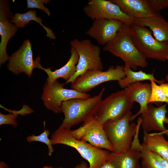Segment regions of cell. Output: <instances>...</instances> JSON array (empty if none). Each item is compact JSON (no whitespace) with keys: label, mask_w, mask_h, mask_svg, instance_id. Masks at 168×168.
I'll use <instances>...</instances> for the list:
<instances>
[{"label":"cell","mask_w":168,"mask_h":168,"mask_svg":"<svg viewBox=\"0 0 168 168\" xmlns=\"http://www.w3.org/2000/svg\"><path fill=\"white\" fill-rule=\"evenodd\" d=\"M165 95L168 98V83H162L159 85Z\"/></svg>","instance_id":"4dcf8cb0"},{"label":"cell","mask_w":168,"mask_h":168,"mask_svg":"<svg viewBox=\"0 0 168 168\" xmlns=\"http://www.w3.org/2000/svg\"><path fill=\"white\" fill-rule=\"evenodd\" d=\"M49 131L48 129L44 128V132L38 136H35L33 134L29 136L27 138L28 142H30L33 141H38L44 143L47 145L48 148V155L51 156L54 152V149L52 146V143L51 139L48 138L49 134Z\"/></svg>","instance_id":"484cf974"},{"label":"cell","mask_w":168,"mask_h":168,"mask_svg":"<svg viewBox=\"0 0 168 168\" xmlns=\"http://www.w3.org/2000/svg\"><path fill=\"white\" fill-rule=\"evenodd\" d=\"M11 19H10L11 22L13 23L17 28H23L29 24L30 21H34L39 23L44 28L47 33L46 36L50 39H56L52 30L43 24L42 19L37 16L36 12L34 9H31L24 13H16L13 15Z\"/></svg>","instance_id":"7402d4cb"},{"label":"cell","mask_w":168,"mask_h":168,"mask_svg":"<svg viewBox=\"0 0 168 168\" xmlns=\"http://www.w3.org/2000/svg\"><path fill=\"white\" fill-rule=\"evenodd\" d=\"M124 89L131 101L137 102L140 105L139 111L136 114L131 116L130 121L132 122L138 115L147 109L148 102L151 93V85L148 83L137 82L129 85Z\"/></svg>","instance_id":"d6986e66"},{"label":"cell","mask_w":168,"mask_h":168,"mask_svg":"<svg viewBox=\"0 0 168 168\" xmlns=\"http://www.w3.org/2000/svg\"><path fill=\"white\" fill-rule=\"evenodd\" d=\"M138 130L128 149L117 152H110L108 159L114 168H141L139 160L141 154L139 149Z\"/></svg>","instance_id":"9a60e30c"},{"label":"cell","mask_w":168,"mask_h":168,"mask_svg":"<svg viewBox=\"0 0 168 168\" xmlns=\"http://www.w3.org/2000/svg\"></svg>","instance_id":"f35d334b"},{"label":"cell","mask_w":168,"mask_h":168,"mask_svg":"<svg viewBox=\"0 0 168 168\" xmlns=\"http://www.w3.org/2000/svg\"><path fill=\"white\" fill-rule=\"evenodd\" d=\"M128 16L135 19L147 18L155 12L149 5L147 0H110Z\"/></svg>","instance_id":"e0dca14e"},{"label":"cell","mask_w":168,"mask_h":168,"mask_svg":"<svg viewBox=\"0 0 168 168\" xmlns=\"http://www.w3.org/2000/svg\"><path fill=\"white\" fill-rule=\"evenodd\" d=\"M18 117L16 113L5 114L0 113V125L8 124L16 127L17 124L16 119Z\"/></svg>","instance_id":"83f0119b"},{"label":"cell","mask_w":168,"mask_h":168,"mask_svg":"<svg viewBox=\"0 0 168 168\" xmlns=\"http://www.w3.org/2000/svg\"><path fill=\"white\" fill-rule=\"evenodd\" d=\"M50 139L52 145L62 144L75 148L88 162V168H99L108 159L111 152L77 139L70 129L58 128L53 134Z\"/></svg>","instance_id":"3957f363"},{"label":"cell","mask_w":168,"mask_h":168,"mask_svg":"<svg viewBox=\"0 0 168 168\" xmlns=\"http://www.w3.org/2000/svg\"><path fill=\"white\" fill-rule=\"evenodd\" d=\"M62 168L60 167V168Z\"/></svg>","instance_id":"74e56055"},{"label":"cell","mask_w":168,"mask_h":168,"mask_svg":"<svg viewBox=\"0 0 168 168\" xmlns=\"http://www.w3.org/2000/svg\"><path fill=\"white\" fill-rule=\"evenodd\" d=\"M7 66L9 71L16 75L24 73L29 77L34 69L40 64L39 56L35 60L33 59L31 44L28 39L24 41L19 49L9 56Z\"/></svg>","instance_id":"7c38bea8"},{"label":"cell","mask_w":168,"mask_h":168,"mask_svg":"<svg viewBox=\"0 0 168 168\" xmlns=\"http://www.w3.org/2000/svg\"><path fill=\"white\" fill-rule=\"evenodd\" d=\"M124 70L125 77L118 81L119 86L123 88H125L133 83L145 80L153 81L160 84L165 82L164 79H156L154 76V71L152 74L147 73L142 70L135 72L128 65L125 64L124 66Z\"/></svg>","instance_id":"603a6c76"},{"label":"cell","mask_w":168,"mask_h":168,"mask_svg":"<svg viewBox=\"0 0 168 168\" xmlns=\"http://www.w3.org/2000/svg\"><path fill=\"white\" fill-rule=\"evenodd\" d=\"M71 56L66 63L61 68L51 70L50 68H45L40 64L38 68L44 70L47 74L48 77L46 82L49 84L53 83L58 78H63L66 82H68L74 75L77 71L76 64L79 60V54L76 49L71 46L70 50Z\"/></svg>","instance_id":"ac0fdd59"},{"label":"cell","mask_w":168,"mask_h":168,"mask_svg":"<svg viewBox=\"0 0 168 168\" xmlns=\"http://www.w3.org/2000/svg\"><path fill=\"white\" fill-rule=\"evenodd\" d=\"M152 153L153 156L158 161L163 168H168V160L163 158L156 153Z\"/></svg>","instance_id":"f546056e"},{"label":"cell","mask_w":168,"mask_h":168,"mask_svg":"<svg viewBox=\"0 0 168 168\" xmlns=\"http://www.w3.org/2000/svg\"><path fill=\"white\" fill-rule=\"evenodd\" d=\"M133 41L146 58L164 62L168 56V41L160 42L152 31L145 27L133 24L130 26Z\"/></svg>","instance_id":"5b68a950"},{"label":"cell","mask_w":168,"mask_h":168,"mask_svg":"<svg viewBox=\"0 0 168 168\" xmlns=\"http://www.w3.org/2000/svg\"><path fill=\"white\" fill-rule=\"evenodd\" d=\"M124 23L115 20H95L85 34L95 40L99 44L105 45L114 37Z\"/></svg>","instance_id":"5bb4252c"},{"label":"cell","mask_w":168,"mask_h":168,"mask_svg":"<svg viewBox=\"0 0 168 168\" xmlns=\"http://www.w3.org/2000/svg\"><path fill=\"white\" fill-rule=\"evenodd\" d=\"M133 105L124 89L102 100L94 117L103 124L109 120L123 117L131 111Z\"/></svg>","instance_id":"52a82bcc"},{"label":"cell","mask_w":168,"mask_h":168,"mask_svg":"<svg viewBox=\"0 0 168 168\" xmlns=\"http://www.w3.org/2000/svg\"><path fill=\"white\" fill-rule=\"evenodd\" d=\"M132 115L130 111L120 118L109 120L103 124L104 130L113 149L112 152L125 151L131 147L132 139L141 123L140 117L137 124L135 122L130 123Z\"/></svg>","instance_id":"277c9868"},{"label":"cell","mask_w":168,"mask_h":168,"mask_svg":"<svg viewBox=\"0 0 168 168\" xmlns=\"http://www.w3.org/2000/svg\"><path fill=\"white\" fill-rule=\"evenodd\" d=\"M103 88L97 95L87 98H75L63 102L61 106L64 118L60 128L70 129L94 116L105 91Z\"/></svg>","instance_id":"7a4b0ae2"},{"label":"cell","mask_w":168,"mask_h":168,"mask_svg":"<svg viewBox=\"0 0 168 168\" xmlns=\"http://www.w3.org/2000/svg\"><path fill=\"white\" fill-rule=\"evenodd\" d=\"M71 46L74 48L79 54L77 65V71L74 75L65 83H71L78 77L88 70L96 69L102 70L103 65L100 54V48L93 44L88 39L79 40L75 39L71 41Z\"/></svg>","instance_id":"8992f818"},{"label":"cell","mask_w":168,"mask_h":168,"mask_svg":"<svg viewBox=\"0 0 168 168\" xmlns=\"http://www.w3.org/2000/svg\"><path fill=\"white\" fill-rule=\"evenodd\" d=\"M134 24L148 27L153 36L157 41H168V22L159 12H155L152 16L147 18L135 19Z\"/></svg>","instance_id":"ffe728a7"},{"label":"cell","mask_w":168,"mask_h":168,"mask_svg":"<svg viewBox=\"0 0 168 168\" xmlns=\"http://www.w3.org/2000/svg\"><path fill=\"white\" fill-rule=\"evenodd\" d=\"M13 15L11 12L8 0L0 1V64L8 60L9 56L7 52V47L10 39L16 34L18 28L10 21Z\"/></svg>","instance_id":"4fadbf2b"},{"label":"cell","mask_w":168,"mask_h":168,"mask_svg":"<svg viewBox=\"0 0 168 168\" xmlns=\"http://www.w3.org/2000/svg\"><path fill=\"white\" fill-rule=\"evenodd\" d=\"M75 168H88V167L86 163L83 161L80 164L77 165Z\"/></svg>","instance_id":"d6a6232c"},{"label":"cell","mask_w":168,"mask_h":168,"mask_svg":"<svg viewBox=\"0 0 168 168\" xmlns=\"http://www.w3.org/2000/svg\"><path fill=\"white\" fill-rule=\"evenodd\" d=\"M51 2L50 0H27L26 9L37 8L43 11L46 14L50 16V12L48 8L44 5V3H48Z\"/></svg>","instance_id":"4316f807"},{"label":"cell","mask_w":168,"mask_h":168,"mask_svg":"<svg viewBox=\"0 0 168 168\" xmlns=\"http://www.w3.org/2000/svg\"><path fill=\"white\" fill-rule=\"evenodd\" d=\"M64 83L57 80L51 84L46 82L44 84L41 98L44 104L49 110L55 113L62 112L61 106L63 102L75 98H87L91 95L80 92L73 89L64 87Z\"/></svg>","instance_id":"9c48e42d"},{"label":"cell","mask_w":168,"mask_h":168,"mask_svg":"<svg viewBox=\"0 0 168 168\" xmlns=\"http://www.w3.org/2000/svg\"><path fill=\"white\" fill-rule=\"evenodd\" d=\"M84 13L93 20L105 19L117 20L131 26L135 19L124 13L116 4L110 0H91L83 8Z\"/></svg>","instance_id":"30bf717a"},{"label":"cell","mask_w":168,"mask_h":168,"mask_svg":"<svg viewBox=\"0 0 168 168\" xmlns=\"http://www.w3.org/2000/svg\"><path fill=\"white\" fill-rule=\"evenodd\" d=\"M167 60H168V56L167 58ZM166 81L167 82L168 81V73L166 75Z\"/></svg>","instance_id":"d590c367"},{"label":"cell","mask_w":168,"mask_h":168,"mask_svg":"<svg viewBox=\"0 0 168 168\" xmlns=\"http://www.w3.org/2000/svg\"><path fill=\"white\" fill-rule=\"evenodd\" d=\"M42 168H53L52 167L50 166H44Z\"/></svg>","instance_id":"8d00e7d4"},{"label":"cell","mask_w":168,"mask_h":168,"mask_svg":"<svg viewBox=\"0 0 168 168\" xmlns=\"http://www.w3.org/2000/svg\"><path fill=\"white\" fill-rule=\"evenodd\" d=\"M151 85V93L148 104L152 103L165 102L168 104V99L166 97L159 85L153 81H150Z\"/></svg>","instance_id":"d4e9b609"},{"label":"cell","mask_w":168,"mask_h":168,"mask_svg":"<svg viewBox=\"0 0 168 168\" xmlns=\"http://www.w3.org/2000/svg\"><path fill=\"white\" fill-rule=\"evenodd\" d=\"M148 2L153 10L155 12L168 7V0H147Z\"/></svg>","instance_id":"f1b7e54d"},{"label":"cell","mask_w":168,"mask_h":168,"mask_svg":"<svg viewBox=\"0 0 168 168\" xmlns=\"http://www.w3.org/2000/svg\"><path fill=\"white\" fill-rule=\"evenodd\" d=\"M77 139L88 142L94 146L111 152L113 149L104 130L103 124L94 116L84 122L79 128L72 131Z\"/></svg>","instance_id":"8fae6325"},{"label":"cell","mask_w":168,"mask_h":168,"mask_svg":"<svg viewBox=\"0 0 168 168\" xmlns=\"http://www.w3.org/2000/svg\"><path fill=\"white\" fill-rule=\"evenodd\" d=\"M103 50L120 58L125 64L133 70L138 67L145 68L147 66V58L139 51L133 41L130 26L124 23L114 37L105 45Z\"/></svg>","instance_id":"6da1fadb"},{"label":"cell","mask_w":168,"mask_h":168,"mask_svg":"<svg viewBox=\"0 0 168 168\" xmlns=\"http://www.w3.org/2000/svg\"><path fill=\"white\" fill-rule=\"evenodd\" d=\"M125 75L124 67L117 65L109 67L105 71L92 69L87 71L71 83V88L80 92L86 93L103 83L111 81H118Z\"/></svg>","instance_id":"ba28073f"},{"label":"cell","mask_w":168,"mask_h":168,"mask_svg":"<svg viewBox=\"0 0 168 168\" xmlns=\"http://www.w3.org/2000/svg\"><path fill=\"white\" fill-rule=\"evenodd\" d=\"M166 104L158 107L151 103L148 105L147 109L141 114V125L144 131L149 133L152 131L162 132L166 128L164 122L167 110Z\"/></svg>","instance_id":"2e32d148"},{"label":"cell","mask_w":168,"mask_h":168,"mask_svg":"<svg viewBox=\"0 0 168 168\" xmlns=\"http://www.w3.org/2000/svg\"><path fill=\"white\" fill-rule=\"evenodd\" d=\"M139 149L141 154V168H163L151 151L141 144Z\"/></svg>","instance_id":"cb8c5ba5"},{"label":"cell","mask_w":168,"mask_h":168,"mask_svg":"<svg viewBox=\"0 0 168 168\" xmlns=\"http://www.w3.org/2000/svg\"><path fill=\"white\" fill-rule=\"evenodd\" d=\"M142 145L152 152L168 161V141L159 132L149 133L143 131Z\"/></svg>","instance_id":"44dd1931"},{"label":"cell","mask_w":168,"mask_h":168,"mask_svg":"<svg viewBox=\"0 0 168 168\" xmlns=\"http://www.w3.org/2000/svg\"><path fill=\"white\" fill-rule=\"evenodd\" d=\"M0 168H9V167L4 161H1L0 162Z\"/></svg>","instance_id":"e575fe53"},{"label":"cell","mask_w":168,"mask_h":168,"mask_svg":"<svg viewBox=\"0 0 168 168\" xmlns=\"http://www.w3.org/2000/svg\"><path fill=\"white\" fill-rule=\"evenodd\" d=\"M99 168H114L111 162L108 159Z\"/></svg>","instance_id":"1f68e13d"},{"label":"cell","mask_w":168,"mask_h":168,"mask_svg":"<svg viewBox=\"0 0 168 168\" xmlns=\"http://www.w3.org/2000/svg\"><path fill=\"white\" fill-rule=\"evenodd\" d=\"M164 123V124H168V118H166ZM159 133L163 135L166 134L168 137V129H166L165 131L162 132H159Z\"/></svg>","instance_id":"836d02e7"}]
</instances>
